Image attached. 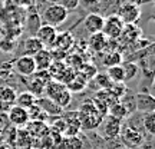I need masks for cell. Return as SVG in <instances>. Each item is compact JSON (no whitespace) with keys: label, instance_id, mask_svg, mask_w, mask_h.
Returning <instances> with one entry per match:
<instances>
[{"label":"cell","instance_id":"cell-1","mask_svg":"<svg viewBox=\"0 0 155 149\" xmlns=\"http://www.w3.org/2000/svg\"><path fill=\"white\" fill-rule=\"evenodd\" d=\"M78 118H79L82 131H95L99 128V125L104 121V116L96 111L92 98H88L81 103L78 109Z\"/></svg>","mask_w":155,"mask_h":149},{"label":"cell","instance_id":"cell-2","mask_svg":"<svg viewBox=\"0 0 155 149\" xmlns=\"http://www.w3.org/2000/svg\"><path fill=\"white\" fill-rule=\"evenodd\" d=\"M119 142L122 146L128 149H139L145 145V132L141 129L128 125L127 122H122L121 132H119Z\"/></svg>","mask_w":155,"mask_h":149},{"label":"cell","instance_id":"cell-3","mask_svg":"<svg viewBox=\"0 0 155 149\" xmlns=\"http://www.w3.org/2000/svg\"><path fill=\"white\" fill-rule=\"evenodd\" d=\"M68 17H69V13H68L61 5H58V3L49 5L46 9H43V11H42L43 24H49L52 28L62 26V24L68 20Z\"/></svg>","mask_w":155,"mask_h":149},{"label":"cell","instance_id":"cell-4","mask_svg":"<svg viewBox=\"0 0 155 149\" xmlns=\"http://www.w3.org/2000/svg\"><path fill=\"white\" fill-rule=\"evenodd\" d=\"M122 122L111 115L104 116V121L99 125L98 129H101V136L106 141H112V139H116L119 136V132H121V126Z\"/></svg>","mask_w":155,"mask_h":149},{"label":"cell","instance_id":"cell-5","mask_svg":"<svg viewBox=\"0 0 155 149\" xmlns=\"http://www.w3.org/2000/svg\"><path fill=\"white\" fill-rule=\"evenodd\" d=\"M49 80H52L49 70H36L32 76H29L28 90L32 92L35 96H38V95L43 93L45 86Z\"/></svg>","mask_w":155,"mask_h":149},{"label":"cell","instance_id":"cell-6","mask_svg":"<svg viewBox=\"0 0 155 149\" xmlns=\"http://www.w3.org/2000/svg\"><path fill=\"white\" fill-rule=\"evenodd\" d=\"M124 22H122L116 15H111L105 19L104 22V29H102V33L105 34L109 40H118L121 36L122 30H124Z\"/></svg>","mask_w":155,"mask_h":149},{"label":"cell","instance_id":"cell-7","mask_svg":"<svg viewBox=\"0 0 155 149\" xmlns=\"http://www.w3.org/2000/svg\"><path fill=\"white\" fill-rule=\"evenodd\" d=\"M116 16L124 22V24H135L141 17V9L135 3H125L118 9Z\"/></svg>","mask_w":155,"mask_h":149},{"label":"cell","instance_id":"cell-8","mask_svg":"<svg viewBox=\"0 0 155 149\" xmlns=\"http://www.w3.org/2000/svg\"><path fill=\"white\" fill-rule=\"evenodd\" d=\"M13 70L17 75H20V76H25V77L32 76L36 72V65H35L33 57L26 55L19 56L15 60V63H13Z\"/></svg>","mask_w":155,"mask_h":149},{"label":"cell","instance_id":"cell-9","mask_svg":"<svg viewBox=\"0 0 155 149\" xmlns=\"http://www.w3.org/2000/svg\"><path fill=\"white\" fill-rule=\"evenodd\" d=\"M7 119H9V123L12 126L17 128H25L29 122V115H28V109L25 108H20L17 105H12L9 112H7Z\"/></svg>","mask_w":155,"mask_h":149},{"label":"cell","instance_id":"cell-10","mask_svg":"<svg viewBox=\"0 0 155 149\" xmlns=\"http://www.w3.org/2000/svg\"><path fill=\"white\" fill-rule=\"evenodd\" d=\"M135 109L139 113L155 112V98L150 92H138L135 95Z\"/></svg>","mask_w":155,"mask_h":149},{"label":"cell","instance_id":"cell-11","mask_svg":"<svg viewBox=\"0 0 155 149\" xmlns=\"http://www.w3.org/2000/svg\"><path fill=\"white\" fill-rule=\"evenodd\" d=\"M56 36H58L56 28H52L49 24H40L38 30L35 32V37H38L45 47L46 46H53Z\"/></svg>","mask_w":155,"mask_h":149},{"label":"cell","instance_id":"cell-12","mask_svg":"<svg viewBox=\"0 0 155 149\" xmlns=\"http://www.w3.org/2000/svg\"><path fill=\"white\" fill-rule=\"evenodd\" d=\"M104 22H105V17L102 15H99V13H89L88 16L83 19V28L91 34L99 33L104 29Z\"/></svg>","mask_w":155,"mask_h":149},{"label":"cell","instance_id":"cell-13","mask_svg":"<svg viewBox=\"0 0 155 149\" xmlns=\"http://www.w3.org/2000/svg\"><path fill=\"white\" fill-rule=\"evenodd\" d=\"M36 105H38L50 119H52V118H59V116L63 113V109H62L61 106H58L55 102L50 100L49 98H36Z\"/></svg>","mask_w":155,"mask_h":149},{"label":"cell","instance_id":"cell-14","mask_svg":"<svg viewBox=\"0 0 155 149\" xmlns=\"http://www.w3.org/2000/svg\"><path fill=\"white\" fill-rule=\"evenodd\" d=\"M75 46V37H73V34L69 32V30H65V32H58V36L55 39V43L52 47H55V49L61 50L63 53H66L68 50H71Z\"/></svg>","mask_w":155,"mask_h":149},{"label":"cell","instance_id":"cell-15","mask_svg":"<svg viewBox=\"0 0 155 149\" xmlns=\"http://www.w3.org/2000/svg\"><path fill=\"white\" fill-rule=\"evenodd\" d=\"M25 129L28 131V133L32 138H43L50 132L49 123L40 121H29Z\"/></svg>","mask_w":155,"mask_h":149},{"label":"cell","instance_id":"cell-16","mask_svg":"<svg viewBox=\"0 0 155 149\" xmlns=\"http://www.w3.org/2000/svg\"><path fill=\"white\" fill-rule=\"evenodd\" d=\"M108 46H109V39L106 37L102 32L91 34V37L88 40V47L91 50H94V52H98V53L106 50Z\"/></svg>","mask_w":155,"mask_h":149},{"label":"cell","instance_id":"cell-17","mask_svg":"<svg viewBox=\"0 0 155 149\" xmlns=\"http://www.w3.org/2000/svg\"><path fill=\"white\" fill-rule=\"evenodd\" d=\"M15 149H32V136L28 133L25 128H20L16 131V138L13 142Z\"/></svg>","mask_w":155,"mask_h":149},{"label":"cell","instance_id":"cell-18","mask_svg":"<svg viewBox=\"0 0 155 149\" xmlns=\"http://www.w3.org/2000/svg\"><path fill=\"white\" fill-rule=\"evenodd\" d=\"M33 60H35V65H36V70H48L52 65V55H50V52L46 47L43 50H40L39 53L33 56Z\"/></svg>","mask_w":155,"mask_h":149},{"label":"cell","instance_id":"cell-19","mask_svg":"<svg viewBox=\"0 0 155 149\" xmlns=\"http://www.w3.org/2000/svg\"><path fill=\"white\" fill-rule=\"evenodd\" d=\"M43 49H45V46L35 36L28 37L25 40V43H23V55H26V56H32L33 57L36 53H39L40 50H43Z\"/></svg>","mask_w":155,"mask_h":149},{"label":"cell","instance_id":"cell-20","mask_svg":"<svg viewBox=\"0 0 155 149\" xmlns=\"http://www.w3.org/2000/svg\"><path fill=\"white\" fill-rule=\"evenodd\" d=\"M139 34H141V29L137 24H125L119 39L127 43H132V42L135 43V40L139 39Z\"/></svg>","mask_w":155,"mask_h":149},{"label":"cell","instance_id":"cell-21","mask_svg":"<svg viewBox=\"0 0 155 149\" xmlns=\"http://www.w3.org/2000/svg\"><path fill=\"white\" fill-rule=\"evenodd\" d=\"M36 98L32 92L29 90H23L19 95H16V100H15V105L20 106V108H25V109H29L30 106H33L36 103Z\"/></svg>","mask_w":155,"mask_h":149},{"label":"cell","instance_id":"cell-22","mask_svg":"<svg viewBox=\"0 0 155 149\" xmlns=\"http://www.w3.org/2000/svg\"><path fill=\"white\" fill-rule=\"evenodd\" d=\"M66 86V89L71 92V93H82L83 90L86 89V86H88V80H85L81 75H75V77H73L72 80L69 83H66L65 85Z\"/></svg>","mask_w":155,"mask_h":149},{"label":"cell","instance_id":"cell-23","mask_svg":"<svg viewBox=\"0 0 155 149\" xmlns=\"http://www.w3.org/2000/svg\"><path fill=\"white\" fill-rule=\"evenodd\" d=\"M124 66V83L131 82L135 77L138 76L139 73V67L137 63H132V62H127V63H122Z\"/></svg>","mask_w":155,"mask_h":149},{"label":"cell","instance_id":"cell-24","mask_svg":"<svg viewBox=\"0 0 155 149\" xmlns=\"http://www.w3.org/2000/svg\"><path fill=\"white\" fill-rule=\"evenodd\" d=\"M91 80L95 83V89L96 90H105L112 85L111 79L108 77V75L105 72H98Z\"/></svg>","mask_w":155,"mask_h":149},{"label":"cell","instance_id":"cell-25","mask_svg":"<svg viewBox=\"0 0 155 149\" xmlns=\"http://www.w3.org/2000/svg\"><path fill=\"white\" fill-rule=\"evenodd\" d=\"M142 128H144V132L148 136H154L155 135V112H152V113H144L142 115Z\"/></svg>","mask_w":155,"mask_h":149},{"label":"cell","instance_id":"cell-26","mask_svg":"<svg viewBox=\"0 0 155 149\" xmlns=\"http://www.w3.org/2000/svg\"><path fill=\"white\" fill-rule=\"evenodd\" d=\"M16 90L10 86H5V85H0V102L2 103H15L16 100Z\"/></svg>","mask_w":155,"mask_h":149},{"label":"cell","instance_id":"cell-27","mask_svg":"<svg viewBox=\"0 0 155 149\" xmlns=\"http://www.w3.org/2000/svg\"><path fill=\"white\" fill-rule=\"evenodd\" d=\"M108 115L114 116V118H116V119H119V121H125L128 118V112L127 109L124 108V105H122L121 102L118 100L116 103H114L112 106H109V111H108Z\"/></svg>","mask_w":155,"mask_h":149},{"label":"cell","instance_id":"cell-28","mask_svg":"<svg viewBox=\"0 0 155 149\" xmlns=\"http://www.w3.org/2000/svg\"><path fill=\"white\" fill-rule=\"evenodd\" d=\"M105 73L111 79V82H114V83L124 82V66H122V63L121 65H116V66L108 67V70Z\"/></svg>","mask_w":155,"mask_h":149},{"label":"cell","instance_id":"cell-29","mask_svg":"<svg viewBox=\"0 0 155 149\" xmlns=\"http://www.w3.org/2000/svg\"><path fill=\"white\" fill-rule=\"evenodd\" d=\"M28 115H29V121H40V122H46L49 118L45 113L36 103L33 106H30L28 109Z\"/></svg>","mask_w":155,"mask_h":149},{"label":"cell","instance_id":"cell-30","mask_svg":"<svg viewBox=\"0 0 155 149\" xmlns=\"http://www.w3.org/2000/svg\"><path fill=\"white\" fill-rule=\"evenodd\" d=\"M104 65L106 67L116 66V65H121L122 63V53L121 52H111V53H106L104 56Z\"/></svg>","mask_w":155,"mask_h":149},{"label":"cell","instance_id":"cell-31","mask_svg":"<svg viewBox=\"0 0 155 149\" xmlns=\"http://www.w3.org/2000/svg\"><path fill=\"white\" fill-rule=\"evenodd\" d=\"M76 72H78V75H81L89 83V80L98 73V69H96L95 65H82V66L79 67V70H76Z\"/></svg>","mask_w":155,"mask_h":149},{"label":"cell","instance_id":"cell-32","mask_svg":"<svg viewBox=\"0 0 155 149\" xmlns=\"http://www.w3.org/2000/svg\"><path fill=\"white\" fill-rule=\"evenodd\" d=\"M108 90H109V92L115 96L116 99L119 100L122 96L128 92V88H127V83H124V82H118V83L112 82V85L108 88Z\"/></svg>","mask_w":155,"mask_h":149},{"label":"cell","instance_id":"cell-33","mask_svg":"<svg viewBox=\"0 0 155 149\" xmlns=\"http://www.w3.org/2000/svg\"><path fill=\"white\" fill-rule=\"evenodd\" d=\"M79 3H81V0H58V5H61L68 13L76 10L79 7Z\"/></svg>","mask_w":155,"mask_h":149},{"label":"cell","instance_id":"cell-34","mask_svg":"<svg viewBox=\"0 0 155 149\" xmlns=\"http://www.w3.org/2000/svg\"><path fill=\"white\" fill-rule=\"evenodd\" d=\"M16 47V42L12 40L10 37H6V39H0V50L2 52H6V53H10L13 52Z\"/></svg>","mask_w":155,"mask_h":149},{"label":"cell","instance_id":"cell-35","mask_svg":"<svg viewBox=\"0 0 155 149\" xmlns=\"http://www.w3.org/2000/svg\"><path fill=\"white\" fill-rule=\"evenodd\" d=\"M7 125H10L9 123V119H7V113L6 112H0V131L6 128Z\"/></svg>","mask_w":155,"mask_h":149},{"label":"cell","instance_id":"cell-36","mask_svg":"<svg viewBox=\"0 0 155 149\" xmlns=\"http://www.w3.org/2000/svg\"><path fill=\"white\" fill-rule=\"evenodd\" d=\"M114 149H128V148H125V146H122V145H118L116 148H114Z\"/></svg>","mask_w":155,"mask_h":149},{"label":"cell","instance_id":"cell-37","mask_svg":"<svg viewBox=\"0 0 155 149\" xmlns=\"http://www.w3.org/2000/svg\"><path fill=\"white\" fill-rule=\"evenodd\" d=\"M147 2H152V0H147Z\"/></svg>","mask_w":155,"mask_h":149}]
</instances>
